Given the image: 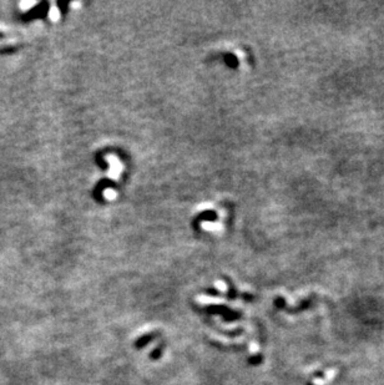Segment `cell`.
Masks as SVG:
<instances>
[]
</instances>
